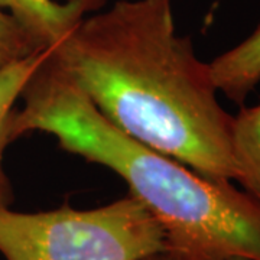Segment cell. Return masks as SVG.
<instances>
[{
	"mask_svg": "<svg viewBox=\"0 0 260 260\" xmlns=\"http://www.w3.org/2000/svg\"><path fill=\"white\" fill-rule=\"evenodd\" d=\"M51 51L114 127L203 177L236 181L233 116L208 64L177 34L171 0L116 2Z\"/></svg>",
	"mask_w": 260,
	"mask_h": 260,
	"instance_id": "6da1fadb",
	"label": "cell"
},
{
	"mask_svg": "<svg viewBox=\"0 0 260 260\" xmlns=\"http://www.w3.org/2000/svg\"><path fill=\"white\" fill-rule=\"evenodd\" d=\"M12 119V139L30 132L110 168L165 234L175 260H260V203L230 181L203 177L114 127L48 49Z\"/></svg>",
	"mask_w": 260,
	"mask_h": 260,
	"instance_id": "7a4b0ae2",
	"label": "cell"
},
{
	"mask_svg": "<svg viewBox=\"0 0 260 260\" xmlns=\"http://www.w3.org/2000/svg\"><path fill=\"white\" fill-rule=\"evenodd\" d=\"M165 250L160 225L132 195L93 210L65 204L18 213L0 207V253L6 260H138Z\"/></svg>",
	"mask_w": 260,
	"mask_h": 260,
	"instance_id": "3957f363",
	"label": "cell"
},
{
	"mask_svg": "<svg viewBox=\"0 0 260 260\" xmlns=\"http://www.w3.org/2000/svg\"><path fill=\"white\" fill-rule=\"evenodd\" d=\"M106 0H0V9L28 29L47 48L56 47L87 15L99 10Z\"/></svg>",
	"mask_w": 260,
	"mask_h": 260,
	"instance_id": "277c9868",
	"label": "cell"
},
{
	"mask_svg": "<svg viewBox=\"0 0 260 260\" xmlns=\"http://www.w3.org/2000/svg\"><path fill=\"white\" fill-rule=\"evenodd\" d=\"M208 67L217 91L243 104L260 81V23L243 42L217 56Z\"/></svg>",
	"mask_w": 260,
	"mask_h": 260,
	"instance_id": "5b68a950",
	"label": "cell"
},
{
	"mask_svg": "<svg viewBox=\"0 0 260 260\" xmlns=\"http://www.w3.org/2000/svg\"><path fill=\"white\" fill-rule=\"evenodd\" d=\"M47 51L34 54L0 70V207H10L15 200L9 177L3 168L5 149L13 142L10 126L16 112L15 103L20 97L29 78L42 62Z\"/></svg>",
	"mask_w": 260,
	"mask_h": 260,
	"instance_id": "8992f818",
	"label": "cell"
},
{
	"mask_svg": "<svg viewBox=\"0 0 260 260\" xmlns=\"http://www.w3.org/2000/svg\"><path fill=\"white\" fill-rule=\"evenodd\" d=\"M232 143L236 181L260 203V103L233 117Z\"/></svg>",
	"mask_w": 260,
	"mask_h": 260,
	"instance_id": "52a82bcc",
	"label": "cell"
},
{
	"mask_svg": "<svg viewBox=\"0 0 260 260\" xmlns=\"http://www.w3.org/2000/svg\"><path fill=\"white\" fill-rule=\"evenodd\" d=\"M47 51L18 19L0 9V70Z\"/></svg>",
	"mask_w": 260,
	"mask_h": 260,
	"instance_id": "ba28073f",
	"label": "cell"
},
{
	"mask_svg": "<svg viewBox=\"0 0 260 260\" xmlns=\"http://www.w3.org/2000/svg\"><path fill=\"white\" fill-rule=\"evenodd\" d=\"M138 260H175L167 250L165 251H159V253H153V254H149V256H145V257H140Z\"/></svg>",
	"mask_w": 260,
	"mask_h": 260,
	"instance_id": "9c48e42d",
	"label": "cell"
},
{
	"mask_svg": "<svg viewBox=\"0 0 260 260\" xmlns=\"http://www.w3.org/2000/svg\"><path fill=\"white\" fill-rule=\"evenodd\" d=\"M233 260H247V259H242V257H237V259H233Z\"/></svg>",
	"mask_w": 260,
	"mask_h": 260,
	"instance_id": "30bf717a",
	"label": "cell"
}]
</instances>
